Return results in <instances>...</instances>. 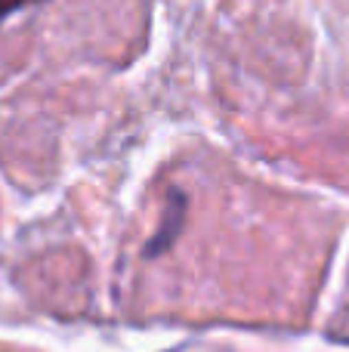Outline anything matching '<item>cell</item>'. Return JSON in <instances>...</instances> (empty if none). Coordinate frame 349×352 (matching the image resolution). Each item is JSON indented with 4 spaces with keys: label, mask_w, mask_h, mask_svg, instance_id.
<instances>
[{
    "label": "cell",
    "mask_w": 349,
    "mask_h": 352,
    "mask_svg": "<svg viewBox=\"0 0 349 352\" xmlns=\"http://www.w3.org/2000/svg\"><path fill=\"white\" fill-rule=\"evenodd\" d=\"M34 3H43V0H0V22L6 16H12L16 10H22V6H34Z\"/></svg>",
    "instance_id": "1"
}]
</instances>
